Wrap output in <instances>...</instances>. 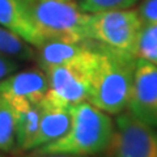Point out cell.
Listing matches in <instances>:
<instances>
[{
    "mask_svg": "<svg viewBox=\"0 0 157 157\" xmlns=\"http://www.w3.org/2000/svg\"><path fill=\"white\" fill-rule=\"evenodd\" d=\"M93 46L94 62L86 101L109 115H118L128 105L137 58L97 41Z\"/></svg>",
    "mask_w": 157,
    "mask_h": 157,
    "instance_id": "1",
    "label": "cell"
},
{
    "mask_svg": "<svg viewBox=\"0 0 157 157\" xmlns=\"http://www.w3.org/2000/svg\"><path fill=\"white\" fill-rule=\"evenodd\" d=\"M114 131L107 113L84 101L71 106V124L58 140L34 149L39 155L93 156L105 152Z\"/></svg>",
    "mask_w": 157,
    "mask_h": 157,
    "instance_id": "2",
    "label": "cell"
},
{
    "mask_svg": "<svg viewBox=\"0 0 157 157\" xmlns=\"http://www.w3.org/2000/svg\"><path fill=\"white\" fill-rule=\"evenodd\" d=\"M33 21L43 41L82 42L86 36L88 13L73 0H28Z\"/></svg>",
    "mask_w": 157,
    "mask_h": 157,
    "instance_id": "3",
    "label": "cell"
},
{
    "mask_svg": "<svg viewBox=\"0 0 157 157\" xmlns=\"http://www.w3.org/2000/svg\"><path fill=\"white\" fill-rule=\"evenodd\" d=\"M94 62L93 39L80 58L67 64L54 66L45 70L48 89L45 100L62 106H72L88 100L90 88V71Z\"/></svg>",
    "mask_w": 157,
    "mask_h": 157,
    "instance_id": "4",
    "label": "cell"
},
{
    "mask_svg": "<svg viewBox=\"0 0 157 157\" xmlns=\"http://www.w3.org/2000/svg\"><path fill=\"white\" fill-rule=\"evenodd\" d=\"M143 26L137 9H113L88 13L86 36L117 50L135 55L137 37Z\"/></svg>",
    "mask_w": 157,
    "mask_h": 157,
    "instance_id": "5",
    "label": "cell"
},
{
    "mask_svg": "<svg viewBox=\"0 0 157 157\" xmlns=\"http://www.w3.org/2000/svg\"><path fill=\"white\" fill-rule=\"evenodd\" d=\"M105 156L157 157V127L145 123L131 111H122L114 123Z\"/></svg>",
    "mask_w": 157,
    "mask_h": 157,
    "instance_id": "6",
    "label": "cell"
},
{
    "mask_svg": "<svg viewBox=\"0 0 157 157\" xmlns=\"http://www.w3.org/2000/svg\"><path fill=\"white\" fill-rule=\"evenodd\" d=\"M127 109L136 118L157 127V64L137 58Z\"/></svg>",
    "mask_w": 157,
    "mask_h": 157,
    "instance_id": "7",
    "label": "cell"
},
{
    "mask_svg": "<svg viewBox=\"0 0 157 157\" xmlns=\"http://www.w3.org/2000/svg\"><path fill=\"white\" fill-rule=\"evenodd\" d=\"M47 89V77L42 70L22 71L0 80V96L6 100H24L39 105Z\"/></svg>",
    "mask_w": 157,
    "mask_h": 157,
    "instance_id": "8",
    "label": "cell"
},
{
    "mask_svg": "<svg viewBox=\"0 0 157 157\" xmlns=\"http://www.w3.org/2000/svg\"><path fill=\"white\" fill-rule=\"evenodd\" d=\"M0 25L32 46L45 43L33 21L28 0H0Z\"/></svg>",
    "mask_w": 157,
    "mask_h": 157,
    "instance_id": "9",
    "label": "cell"
},
{
    "mask_svg": "<svg viewBox=\"0 0 157 157\" xmlns=\"http://www.w3.org/2000/svg\"><path fill=\"white\" fill-rule=\"evenodd\" d=\"M39 109L41 117L38 130L32 140L29 151H34L58 140L66 134L71 124V106L56 105L43 98L39 104Z\"/></svg>",
    "mask_w": 157,
    "mask_h": 157,
    "instance_id": "10",
    "label": "cell"
},
{
    "mask_svg": "<svg viewBox=\"0 0 157 157\" xmlns=\"http://www.w3.org/2000/svg\"><path fill=\"white\" fill-rule=\"evenodd\" d=\"M7 101L13 111L16 144L21 151H29L39 124V117H41L39 105H34L24 100Z\"/></svg>",
    "mask_w": 157,
    "mask_h": 157,
    "instance_id": "11",
    "label": "cell"
},
{
    "mask_svg": "<svg viewBox=\"0 0 157 157\" xmlns=\"http://www.w3.org/2000/svg\"><path fill=\"white\" fill-rule=\"evenodd\" d=\"M88 41L72 43L62 41H47L39 46L38 63L42 71L54 66L67 64L80 58L88 48Z\"/></svg>",
    "mask_w": 157,
    "mask_h": 157,
    "instance_id": "12",
    "label": "cell"
},
{
    "mask_svg": "<svg viewBox=\"0 0 157 157\" xmlns=\"http://www.w3.org/2000/svg\"><path fill=\"white\" fill-rule=\"evenodd\" d=\"M0 52L6 54L9 58H17L22 60H30L34 58L32 45H29L17 34L12 33L0 25Z\"/></svg>",
    "mask_w": 157,
    "mask_h": 157,
    "instance_id": "13",
    "label": "cell"
},
{
    "mask_svg": "<svg viewBox=\"0 0 157 157\" xmlns=\"http://www.w3.org/2000/svg\"><path fill=\"white\" fill-rule=\"evenodd\" d=\"M14 118L9 102L0 96V151L12 152L16 149Z\"/></svg>",
    "mask_w": 157,
    "mask_h": 157,
    "instance_id": "14",
    "label": "cell"
},
{
    "mask_svg": "<svg viewBox=\"0 0 157 157\" xmlns=\"http://www.w3.org/2000/svg\"><path fill=\"white\" fill-rule=\"evenodd\" d=\"M135 56L157 63V22L143 24L137 37Z\"/></svg>",
    "mask_w": 157,
    "mask_h": 157,
    "instance_id": "15",
    "label": "cell"
},
{
    "mask_svg": "<svg viewBox=\"0 0 157 157\" xmlns=\"http://www.w3.org/2000/svg\"><path fill=\"white\" fill-rule=\"evenodd\" d=\"M137 0H77V6L84 13H97L113 9H127Z\"/></svg>",
    "mask_w": 157,
    "mask_h": 157,
    "instance_id": "16",
    "label": "cell"
},
{
    "mask_svg": "<svg viewBox=\"0 0 157 157\" xmlns=\"http://www.w3.org/2000/svg\"><path fill=\"white\" fill-rule=\"evenodd\" d=\"M137 13L143 24L157 22V0H143Z\"/></svg>",
    "mask_w": 157,
    "mask_h": 157,
    "instance_id": "17",
    "label": "cell"
},
{
    "mask_svg": "<svg viewBox=\"0 0 157 157\" xmlns=\"http://www.w3.org/2000/svg\"><path fill=\"white\" fill-rule=\"evenodd\" d=\"M16 68H17L16 62L9 59V56L6 55V54L0 52V80L9 76L12 72L16 71Z\"/></svg>",
    "mask_w": 157,
    "mask_h": 157,
    "instance_id": "18",
    "label": "cell"
},
{
    "mask_svg": "<svg viewBox=\"0 0 157 157\" xmlns=\"http://www.w3.org/2000/svg\"><path fill=\"white\" fill-rule=\"evenodd\" d=\"M32 157H88V156H78V155H39L33 152Z\"/></svg>",
    "mask_w": 157,
    "mask_h": 157,
    "instance_id": "19",
    "label": "cell"
},
{
    "mask_svg": "<svg viewBox=\"0 0 157 157\" xmlns=\"http://www.w3.org/2000/svg\"><path fill=\"white\" fill-rule=\"evenodd\" d=\"M28 157H32V155H30V156H28Z\"/></svg>",
    "mask_w": 157,
    "mask_h": 157,
    "instance_id": "20",
    "label": "cell"
},
{
    "mask_svg": "<svg viewBox=\"0 0 157 157\" xmlns=\"http://www.w3.org/2000/svg\"><path fill=\"white\" fill-rule=\"evenodd\" d=\"M102 157H106V156H102Z\"/></svg>",
    "mask_w": 157,
    "mask_h": 157,
    "instance_id": "21",
    "label": "cell"
},
{
    "mask_svg": "<svg viewBox=\"0 0 157 157\" xmlns=\"http://www.w3.org/2000/svg\"><path fill=\"white\" fill-rule=\"evenodd\" d=\"M0 157H3V156H0Z\"/></svg>",
    "mask_w": 157,
    "mask_h": 157,
    "instance_id": "22",
    "label": "cell"
},
{
    "mask_svg": "<svg viewBox=\"0 0 157 157\" xmlns=\"http://www.w3.org/2000/svg\"><path fill=\"white\" fill-rule=\"evenodd\" d=\"M156 64H157V63H156Z\"/></svg>",
    "mask_w": 157,
    "mask_h": 157,
    "instance_id": "23",
    "label": "cell"
}]
</instances>
